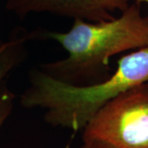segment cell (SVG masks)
<instances>
[{
    "label": "cell",
    "instance_id": "cell-7",
    "mask_svg": "<svg viewBox=\"0 0 148 148\" xmlns=\"http://www.w3.org/2000/svg\"><path fill=\"white\" fill-rule=\"evenodd\" d=\"M136 1V3H148V0H135Z\"/></svg>",
    "mask_w": 148,
    "mask_h": 148
},
{
    "label": "cell",
    "instance_id": "cell-5",
    "mask_svg": "<svg viewBox=\"0 0 148 148\" xmlns=\"http://www.w3.org/2000/svg\"><path fill=\"white\" fill-rule=\"evenodd\" d=\"M34 40L33 32L17 29L8 40H0V86L6 77L27 58V44Z\"/></svg>",
    "mask_w": 148,
    "mask_h": 148
},
{
    "label": "cell",
    "instance_id": "cell-4",
    "mask_svg": "<svg viewBox=\"0 0 148 148\" xmlns=\"http://www.w3.org/2000/svg\"><path fill=\"white\" fill-rule=\"evenodd\" d=\"M129 0H7L6 8L20 18L32 12H49L54 15L87 21H107L112 12L123 11Z\"/></svg>",
    "mask_w": 148,
    "mask_h": 148
},
{
    "label": "cell",
    "instance_id": "cell-6",
    "mask_svg": "<svg viewBox=\"0 0 148 148\" xmlns=\"http://www.w3.org/2000/svg\"><path fill=\"white\" fill-rule=\"evenodd\" d=\"M15 95L3 82L0 86V131L6 119L11 114Z\"/></svg>",
    "mask_w": 148,
    "mask_h": 148
},
{
    "label": "cell",
    "instance_id": "cell-3",
    "mask_svg": "<svg viewBox=\"0 0 148 148\" xmlns=\"http://www.w3.org/2000/svg\"><path fill=\"white\" fill-rule=\"evenodd\" d=\"M82 131L89 148H148V83L108 101Z\"/></svg>",
    "mask_w": 148,
    "mask_h": 148
},
{
    "label": "cell",
    "instance_id": "cell-1",
    "mask_svg": "<svg viewBox=\"0 0 148 148\" xmlns=\"http://www.w3.org/2000/svg\"><path fill=\"white\" fill-rule=\"evenodd\" d=\"M36 36L55 40L68 53L64 59L41 64L40 69L65 83L89 86L110 75L111 57L148 45V17L136 3L117 18L97 22L75 19L69 32H34Z\"/></svg>",
    "mask_w": 148,
    "mask_h": 148
},
{
    "label": "cell",
    "instance_id": "cell-2",
    "mask_svg": "<svg viewBox=\"0 0 148 148\" xmlns=\"http://www.w3.org/2000/svg\"><path fill=\"white\" fill-rule=\"evenodd\" d=\"M28 76L29 86L20 96L21 106L44 110L45 120L53 127L80 131L108 101L148 83V45L119 58L116 71L96 84H68L40 68L31 69Z\"/></svg>",
    "mask_w": 148,
    "mask_h": 148
},
{
    "label": "cell",
    "instance_id": "cell-8",
    "mask_svg": "<svg viewBox=\"0 0 148 148\" xmlns=\"http://www.w3.org/2000/svg\"><path fill=\"white\" fill-rule=\"evenodd\" d=\"M81 148H89V147H86V145H84V144H83V145H82V146L81 147Z\"/></svg>",
    "mask_w": 148,
    "mask_h": 148
}]
</instances>
